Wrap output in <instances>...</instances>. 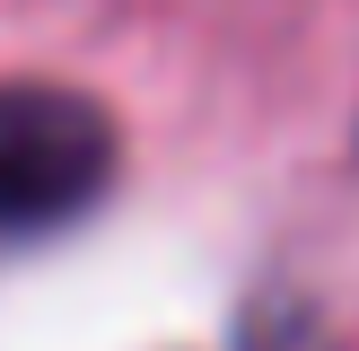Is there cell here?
Here are the masks:
<instances>
[{
  "label": "cell",
  "mask_w": 359,
  "mask_h": 351,
  "mask_svg": "<svg viewBox=\"0 0 359 351\" xmlns=\"http://www.w3.org/2000/svg\"><path fill=\"white\" fill-rule=\"evenodd\" d=\"M237 351H333V333H325V316H316L307 298H290V290H263V298H245Z\"/></svg>",
  "instance_id": "obj_2"
},
{
  "label": "cell",
  "mask_w": 359,
  "mask_h": 351,
  "mask_svg": "<svg viewBox=\"0 0 359 351\" xmlns=\"http://www.w3.org/2000/svg\"><path fill=\"white\" fill-rule=\"evenodd\" d=\"M114 114L53 79H0V246L88 220L114 185Z\"/></svg>",
  "instance_id": "obj_1"
}]
</instances>
